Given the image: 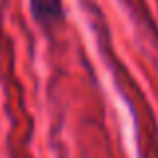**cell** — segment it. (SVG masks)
<instances>
[{
	"label": "cell",
	"instance_id": "obj_1",
	"mask_svg": "<svg viewBox=\"0 0 158 158\" xmlns=\"http://www.w3.org/2000/svg\"><path fill=\"white\" fill-rule=\"evenodd\" d=\"M32 16L42 26H56L64 20V4L62 0H30Z\"/></svg>",
	"mask_w": 158,
	"mask_h": 158
}]
</instances>
